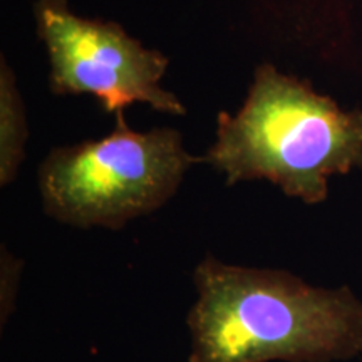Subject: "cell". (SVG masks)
<instances>
[{
	"label": "cell",
	"mask_w": 362,
	"mask_h": 362,
	"mask_svg": "<svg viewBox=\"0 0 362 362\" xmlns=\"http://www.w3.org/2000/svg\"><path fill=\"white\" fill-rule=\"evenodd\" d=\"M189 362H329L362 352V304L284 270L206 255L193 274Z\"/></svg>",
	"instance_id": "6da1fadb"
},
{
	"label": "cell",
	"mask_w": 362,
	"mask_h": 362,
	"mask_svg": "<svg viewBox=\"0 0 362 362\" xmlns=\"http://www.w3.org/2000/svg\"><path fill=\"white\" fill-rule=\"evenodd\" d=\"M205 161L228 187L269 180L288 197L320 203L330 176L362 166V111H344L305 81L262 64L242 110L218 115Z\"/></svg>",
	"instance_id": "7a4b0ae2"
},
{
	"label": "cell",
	"mask_w": 362,
	"mask_h": 362,
	"mask_svg": "<svg viewBox=\"0 0 362 362\" xmlns=\"http://www.w3.org/2000/svg\"><path fill=\"white\" fill-rule=\"evenodd\" d=\"M197 161L185 149L180 131L139 133L119 111L106 138L49 153L39 168L44 210L78 228L119 230L171 200Z\"/></svg>",
	"instance_id": "3957f363"
},
{
	"label": "cell",
	"mask_w": 362,
	"mask_h": 362,
	"mask_svg": "<svg viewBox=\"0 0 362 362\" xmlns=\"http://www.w3.org/2000/svg\"><path fill=\"white\" fill-rule=\"evenodd\" d=\"M34 19L47 47L54 94H90L107 112H119L133 103L170 115L187 112L160 86L168 57L143 47L119 24L76 16L66 0H37Z\"/></svg>",
	"instance_id": "277c9868"
},
{
	"label": "cell",
	"mask_w": 362,
	"mask_h": 362,
	"mask_svg": "<svg viewBox=\"0 0 362 362\" xmlns=\"http://www.w3.org/2000/svg\"><path fill=\"white\" fill-rule=\"evenodd\" d=\"M27 139L25 107L16 76L2 56L0 67V183L6 187L24 161Z\"/></svg>",
	"instance_id": "5b68a950"
}]
</instances>
